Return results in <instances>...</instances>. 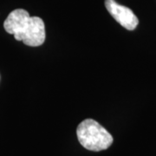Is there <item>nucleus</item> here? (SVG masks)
<instances>
[{"instance_id": "1", "label": "nucleus", "mask_w": 156, "mask_h": 156, "mask_svg": "<svg viewBox=\"0 0 156 156\" xmlns=\"http://www.w3.org/2000/svg\"><path fill=\"white\" fill-rule=\"evenodd\" d=\"M6 32L11 34L17 41L25 45L37 47L45 41V25L42 18L30 17L23 9L11 11L4 23Z\"/></svg>"}, {"instance_id": "2", "label": "nucleus", "mask_w": 156, "mask_h": 156, "mask_svg": "<svg viewBox=\"0 0 156 156\" xmlns=\"http://www.w3.org/2000/svg\"><path fill=\"white\" fill-rule=\"evenodd\" d=\"M76 134L80 144L94 152L106 150L113 143L110 133L93 119H86L80 123Z\"/></svg>"}, {"instance_id": "3", "label": "nucleus", "mask_w": 156, "mask_h": 156, "mask_svg": "<svg viewBox=\"0 0 156 156\" xmlns=\"http://www.w3.org/2000/svg\"><path fill=\"white\" fill-rule=\"evenodd\" d=\"M105 7L109 14L128 30H134L139 24V19L128 7L118 4L115 0H105Z\"/></svg>"}]
</instances>
